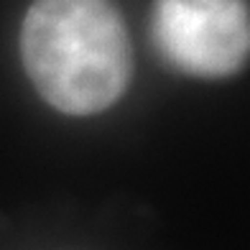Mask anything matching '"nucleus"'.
<instances>
[{"mask_svg":"<svg viewBox=\"0 0 250 250\" xmlns=\"http://www.w3.org/2000/svg\"><path fill=\"white\" fill-rule=\"evenodd\" d=\"M151 36L174 69L230 77L250 59V8L245 0H153Z\"/></svg>","mask_w":250,"mask_h":250,"instance_id":"nucleus-2","label":"nucleus"},{"mask_svg":"<svg viewBox=\"0 0 250 250\" xmlns=\"http://www.w3.org/2000/svg\"><path fill=\"white\" fill-rule=\"evenodd\" d=\"M21 59L36 92L64 115H95L123 97L133 46L112 0H33Z\"/></svg>","mask_w":250,"mask_h":250,"instance_id":"nucleus-1","label":"nucleus"}]
</instances>
